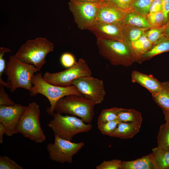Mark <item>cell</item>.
I'll return each instance as SVG.
<instances>
[{
  "instance_id": "4fadbf2b",
  "label": "cell",
  "mask_w": 169,
  "mask_h": 169,
  "mask_svg": "<svg viewBox=\"0 0 169 169\" xmlns=\"http://www.w3.org/2000/svg\"><path fill=\"white\" fill-rule=\"evenodd\" d=\"M131 78L132 82L137 83L146 88L152 96L158 93L161 87V82L152 74L147 75L134 70L131 73Z\"/></svg>"
},
{
  "instance_id": "8d00e7d4",
  "label": "cell",
  "mask_w": 169,
  "mask_h": 169,
  "mask_svg": "<svg viewBox=\"0 0 169 169\" xmlns=\"http://www.w3.org/2000/svg\"><path fill=\"white\" fill-rule=\"evenodd\" d=\"M161 11H162L161 0H153L150 6L149 13Z\"/></svg>"
},
{
  "instance_id": "3957f363",
  "label": "cell",
  "mask_w": 169,
  "mask_h": 169,
  "mask_svg": "<svg viewBox=\"0 0 169 169\" xmlns=\"http://www.w3.org/2000/svg\"><path fill=\"white\" fill-rule=\"evenodd\" d=\"M54 49V44L47 39L38 37L28 40L14 55L21 61L40 69L46 63L47 55Z\"/></svg>"
},
{
  "instance_id": "1f68e13d",
  "label": "cell",
  "mask_w": 169,
  "mask_h": 169,
  "mask_svg": "<svg viewBox=\"0 0 169 169\" xmlns=\"http://www.w3.org/2000/svg\"><path fill=\"white\" fill-rule=\"evenodd\" d=\"M121 160L113 159L104 161L96 166L97 169H120L122 163Z\"/></svg>"
},
{
  "instance_id": "277c9868",
  "label": "cell",
  "mask_w": 169,
  "mask_h": 169,
  "mask_svg": "<svg viewBox=\"0 0 169 169\" xmlns=\"http://www.w3.org/2000/svg\"><path fill=\"white\" fill-rule=\"evenodd\" d=\"M95 105L83 96L72 95L59 99L55 105L54 111V113L75 116L86 123H91L95 115Z\"/></svg>"
},
{
  "instance_id": "d590c367",
  "label": "cell",
  "mask_w": 169,
  "mask_h": 169,
  "mask_svg": "<svg viewBox=\"0 0 169 169\" xmlns=\"http://www.w3.org/2000/svg\"><path fill=\"white\" fill-rule=\"evenodd\" d=\"M143 30L140 29L134 28L130 31L129 36L131 42L137 40L142 35Z\"/></svg>"
},
{
  "instance_id": "f546056e",
  "label": "cell",
  "mask_w": 169,
  "mask_h": 169,
  "mask_svg": "<svg viewBox=\"0 0 169 169\" xmlns=\"http://www.w3.org/2000/svg\"><path fill=\"white\" fill-rule=\"evenodd\" d=\"M120 123L118 120L107 122L98 125V128L103 135L110 136Z\"/></svg>"
},
{
  "instance_id": "b9f144b4",
  "label": "cell",
  "mask_w": 169,
  "mask_h": 169,
  "mask_svg": "<svg viewBox=\"0 0 169 169\" xmlns=\"http://www.w3.org/2000/svg\"><path fill=\"white\" fill-rule=\"evenodd\" d=\"M164 35L165 36L169 37V22L166 23Z\"/></svg>"
},
{
  "instance_id": "603a6c76",
  "label": "cell",
  "mask_w": 169,
  "mask_h": 169,
  "mask_svg": "<svg viewBox=\"0 0 169 169\" xmlns=\"http://www.w3.org/2000/svg\"><path fill=\"white\" fill-rule=\"evenodd\" d=\"M158 146L169 151V125L166 123L161 125L157 136Z\"/></svg>"
},
{
  "instance_id": "cb8c5ba5",
  "label": "cell",
  "mask_w": 169,
  "mask_h": 169,
  "mask_svg": "<svg viewBox=\"0 0 169 169\" xmlns=\"http://www.w3.org/2000/svg\"><path fill=\"white\" fill-rule=\"evenodd\" d=\"M152 44L146 35H142L137 40L131 42V46L134 51L141 54L142 56L151 47Z\"/></svg>"
},
{
  "instance_id": "9a60e30c",
  "label": "cell",
  "mask_w": 169,
  "mask_h": 169,
  "mask_svg": "<svg viewBox=\"0 0 169 169\" xmlns=\"http://www.w3.org/2000/svg\"><path fill=\"white\" fill-rule=\"evenodd\" d=\"M123 12L104 3L99 10L96 21L107 23H116L123 18Z\"/></svg>"
},
{
  "instance_id": "f1b7e54d",
  "label": "cell",
  "mask_w": 169,
  "mask_h": 169,
  "mask_svg": "<svg viewBox=\"0 0 169 169\" xmlns=\"http://www.w3.org/2000/svg\"><path fill=\"white\" fill-rule=\"evenodd\" d=\"M147 16L148 22L151 25L158 27L166 22L162 11L149 13Z\"/></svg>"
},
{
  "instance_id": "e0dca14e",
  "label": "cell",
  "mask_w": 169,
  "mask_h": 169,
  "mask_svg": "<svg viewBox=\"0 0 169 169\" xmlns=\"http://www.w3.org/2000/svg\"><path fill=\"white\" fill-rule=\"evenodd\" d=\"M120 169H156L151 153L135 160L122 161Z\"/></svg>"
},
{
  "instance_id": "5b68a950",
  "label": "cell",
  "mask_w": 169,
  "mask_h": 169,
  "mask_svg": "<svg viewBox=\"0 0 169 169\" xmlns=\"http://www.w3.org/2000/svg\"><path fill=\"white\" fill-rule=\"evenodd\" d=\"M53 118L48 125L52 130L54 136L70 141L73 137L81 133L87 132L92 128L90 123H85L80 118L73 115H63L54 112Z\"/></svg>"
},
{
  "instance_id": "d6986e66",
  "label": "cell",
  "mask_w": 169,
  "mask_h": 169,
  "mask_svg": "<svg viewBox=\"0 0 169 169\" xmlns=\"http://www.w3.org/2000/svg\"><path fill=\"white\" fill-rule=\"evenodd\" d=\"M168 51L169 37L164 35L142 55V59H147L155 55Z\"/></svg>"
},
{
  "instance_id": "ac0fdd59",
  "label": "cell",
  "mask_w": 169,
  "mask_h": 169,
  "mask_svg": "<svg viewBox=\"0 0 169 169\" xmlns=\"http://www.w3.org/2000/svg\"><path fill=\"white\" fill-rule=\"evenodd\" d=\"M151 155L156 169H169V151L157 146L152 149Z\"/></svg>"
},
{
  "instance_id": "2e32d148",
  "label": "cell",
  "mask_w": 169,
  "mask_h": 169,
  "mask_svg": "<svg viewBox=\"0 0 169 169\" xmlns=\"http://www.w3.org/2000/svg\"><path fill=\"white\" fill-rule=\"evenodd\" d=\"M141 124L137 122H120L110 136L122 139L131 138L139 131Z\"/></svg>"
},
{
  "instance_id": "d4e9b609",
  "label": "cell",
  "mask_w": 169,
  "mask_h": 169,
  "mask_svg": "<svg viewBox=\"0 0 169 169\" xmlns=\"http://www.w3.org/2000/svg\"><path fill=\"white\" fill-rule=\"evenodd\" d=\"M120 109L114 107L103 110L98 118V125L117 120Z\"/></svg>"
},
{
  "instance_id": "8992f818",
  "label": "cell",
  "mask_w": 169,
  "mask_h": 169,
  "mask_svg": "<svg viewBox=\"0 0 169 169\" xmlns=\"http://www.w3.org/2000/svg\"><path fill=\"white\" fill-rule=\"evenodd\" d=\"M40 110L39 105L32 102L26 106L18 125L17 132L36 143H42L46 137L39 121Z\"/></svg>"
},
{
  "instance_id": "9c48e42d",
  "label": "cell",
  "mask_w": 169,
  "mask_h": 169,
  "mask_svg": "<svg viewBox=\"0 0 169 169\" xmlns=\"http://www.w3.org/2000/svg\"><path fill=\"white\" fill-rule=\"evenodd\" d=\"M103 2L93 3L70 1L69 8L74 21L80 29H88L96 22L100 8Z\"/></svg>"
},
{
  "instance_id": "7402d4cb",
  "label": "cell",
  "mask_w": 169,
  "mask_h": 169,
  "mask_svg": "<svg viewBox=\"0 0 169 169\" xmlns=\"http://www.w3.org/2000/svg\"><path fill=\"white\" fill-rule=\"evenodd\" d=\"M124 21L126 24L143 28H148L151 27L148 22L145 18L134 13L127 14Z\"/></svg>"
},
{
  "instance_id": "8fae6325",
  "label": "cell",
  "mask_w": 169,
  "mask_h": 169,
  "mask_svg": "<svg viewBox=\"0 0 169 169\" xmlns=\"http://www.w3.org/2000/svg\"><path fill=\"white\" fill-rule=\"evenodd\" d=\"M72 85L75 86L82 95L96 105L100 104L105 95L103 81L91 76L74 80Z\"/></svg>"
},
{
  "instance_id": "44dd1931",
  "label": "cell",
  "mask_w": 169,
  "mask_h": 169,
  "mask_svg": "<svg viewBox=\"0 0 169 169\" xmlns=\"http://www.w3.org/2000/svg\"><path fill=\"white\" fill-rule=\"evenodd\" d=\"M117 120L120 122H137L141 123V113L134 109L120 108Z\"/></svg>"
},
{
  "instance_id": "4316f807",
  "label": "cell",
  "mask_w": 169,
  "mask_h": 169,
  "mask_svg": "<svg viewBox=\"0 0 169 169\" xmlns=\"http://www.w3.org/2000/svg\"><path fill=\"white\" fill-rule=\"evenodd\" d=\"M166 26V24L161 26L156 27L149 30L146 33V37L151 43H155L164 35Z\"/></svg>"
},
{
  "instance_id": "ab89813d",
  "label": "cell",
  "mask_w": 169,
  "mask_h": 169,
  "mask_svg": "<svg viewBox=\"0 0 169 169\" xmlns=\"http://www.w3.org/2000/svg\"><path fill=\"white\" fill-rule=\"evenodd\" d=\"M70 1L80 2L100 3L103 2L104 0H70Z\"/></svg>"
},
{
  "instance_id": "5bb4252c",
  "label": "cell",
  "mask_w": 169,
  "mask_h": 169,
  "mask_svg": "<svg viewBox=\"0 0 169 169\" xmlns=\"http://www.w3.org/2000/svg\"><path fill=\"white\" fill-rule=\"evenodd\" d=\"M115 24L96 21L88 30L95 35L97 39H110V38L118 37L120 34V28Z\"/></svg>"
},
{
  "instance_id": "484cf974",
  "label": "cell",
  "mask_w": 169,
  "mask_h": 169,
  "mask_svg": "<svg viewBox=\"0 0 169 169\" xmlns=\"http://www.w3.org/2000/svg\"><path fill=\"white\" fill-rule=\"evenodd\" d=\"M135 0H104L103 3L124 12L132 8V4Z\"/></svg>"
},
{
  "instance_id": "e575fe53",
  "label": "cell",
  "mask_w": 169,
  "mask_h": 169,
  "mask_svg": "<svg viewBox=\"0 0 169 169\" xmlns=\"http://www.w3.org/2000/svg\"><path fill=\"white\" fill-rule=\"evenodd\" d=\"M11 52L12 51L8 48L3 47L0 48V82L3 81L1 76L3 73L5 71L6 66L5 60L4 58L5 53Z\"/></svg>"
},
{
  "instance_id": "74e56055",
  "label": "cell",
  "mask_w": 169,
  "mask_h": 169,
  "mask_svg": "<svg viewBox=\"0 0 169 169\" xmlns=\"http://www.w3.org/2000/svg\"><path fill=\"white\" fill-rule=\"evenodd\" d=\"M161 5L162 11L166 22L169 18V0H161Z\"/></svg>"
},
{
  "instance_id": "6da1fadb",
  "label": "cell",
  "mask_w": 169,
  "mask_h": 169,
  "mask_svg": "<svg viewBox=\"0 0 169 169\" xmlns=\"http://www.w3.org/2000/svg\"><path fill=\"white\" fill-rule=\"evenodd\" d=\"M40 70L34 65L21 61L14 55H11L4 71L11 92L13 93L18 88L30 91L33 86L32 77Z\"/></svg>"
},
{
  "instance_id": "83f0119b",
  "label": "cell",
  "mask_w": 169,
  "mask_h": 169,
  "mask_svg": "<svg viewBox=\"0 0 169 169\" xmlns=\"http://www.w3.org/2000/svg\"><path fill=\"white\" fill-rule=\"evenodd\" d=\"M153 0H135L132 8L139 13L147 15L149 12L151 4Z\"/></svg>"
},
{
  "instance_id": "52a82bcc",
  "label": "cell",
  "mask_w": 169,
  "mask_h": 169,
  "mask_svg": "<svg viewBox=\"0 0 169 169\" xmlns=\"http://www.w3.org/2000/svg\"><path fill=\"white\" fill-rule=\"evenodd\" d=\"M96 44L99 54L112 65L129 67L134 61L129 47L120 41L97 39Z\"/></svg>"
},
{
  "instance_id": "4dcf8cb0",
  "label": "cell",
  "mask_w": 169,
  "mask_h": 169,
  "mask_svg": "<svg viewBox=\"0 0 169 169\" xmlns=\"http://www.w3.org/2000/svg\"><path fill=\"white\" fill-rule=\"evenodd\" d=\"M0 169H23L22 167L6 156H0Z\"/></svg>"
},
{
  "instance_id": "f35d334b",
  "label": "cell",
  "mask_w": 169,
  "mask_h": 169,
  "mask_svg": "<svg viewBox=\"0 0 169 169\" xmlns=\"http://www.w3.org/2000/svg\"><path fill=\"white\" fill-rule=\"evenodd\" d=\"M6 133V130L3 125L0 123V143L2 144L3 142V136Z\"/></svg>"
},
{
  "instance_id": "836d02e7",
  "label": "cell",
  "mask_w": 169,
  "mask_h": 169,
  "mask_svg": "<svg viewBox=\"0 0 169 169\" xmlns=\"http://www.w3.org/2000/svg\"><path fill=\"white\" fill-rule=\"evenodd\" d=\"M16 103L11 100L5 91L3 86L0 85V105L11 106Z\"/></svg>"
},
{
  "instance_id": "7a4b0ae2",
  "label": "cell",
  "mask_w": 169,
  "mask_h": 169,
  "mask_svg": "<svg viewBox=\"0 0 169 169\" xmlns=\"http://www.w3.org/2000/svg\"><path fill=\"white\" fill-rule=\"evenodd\" d=\"M32 83L33 84L30 91L31 96H34L38 94H41L47 98L50 106L47 109L48 114L53 116L54 110L57 101L60 99L67 95H74L83 96L77 88L74 85L68 87H62L51 84L43 79L41 73L34 74Z\"/></svg>"
},
{
  "instance_id": "ba28073f",
  "label": "cell",
  "mask_w": 169,
  "mask_h": 169,
  "mask_svg": "<svg viewBox=\"0 0 169 169\" xmlns=\"http://www.w3.org/2000/svg\"><path fill=\"white\" fill-rule=\"evenodd\" d=\"M92 72L86 61L82 58L73 66L66 70L54 73L45 72L42 77L48 83L54 85L68 87L72 85L76 79L91 76Z\"/></svg>"
},
{
  "instance_id": "30bf717a",
  "label": "cell",
  "mask_w": 169,
  "mask_h": 169,
  "mask_svg": "<svg viewBox=\"0 0 169 169\" xmlns=\"http://www.w3.org/2000/svg\"><path fill=\"white\" fill-rule=\"evenodd\" d=\"M54 136V143H49L47 147L50 159L61 164L72 163L73 156L84 146V143L72 142Z\"/></svg>"
},
{
  "instance_id": "d6a6232c",
  "label": "cell",
  "mask_w": 169,
  "mask_h": 169,
  "mask_svg": "<svg viewBox=\"0 0 169 169\" xmlns=\"http://www.w3.org/2000/svg\"><path fill=\"white\" fill-rule=\"evenodd\" d=\"M60 62L62 65L67 68L74 65L76 63L75 58L71 54L65 52L60 57Z\"/></svg>"
},
{
  "instance_id": "7c38bea8",
  "label": "cell",
  "mask_w": 169,
  "mask_h": 169,
  "mask_svg": "<svg viewBox=\"0 0 169 169\" xmlns=\"http://www.w3.org/2000/svg\"><path fill=\"white\" fill-rule=\"evenodd\" d=\"M26 106L16 104L11 106L0 105V123L5 127V134L11 136L17 134V128Z\"/></svg>"
},
{
  "instance_id": "60d3db41",
  "label": "cell",
  "mask_w": 169,
  "mask_h": 169,
  "mask_svg": "<svg viewBox=\"0 0 169 169\" xmlns=\"http://www.w3.org/2000/svg\"><path fill=\"white\" fill-rule=\"evenodd\" d=\"M166 123L169 125V110H162Z\"/></svg>"
},
{
  "instance_id": "ffe728a7",
  "label": "cell",
  "mask_w": 169,
  "mask_h": 169,
  "mask_svg": "<svg viewBox=\"0 0 169 169\" xmlns=\"http://www.w3.org/2000/svg\"><path fill=\"white\" fill-rule=\"evenodd\" d=\"M161 87L152 98L162 110H169V82H161Z\"/></svg>"
}]
</instances>
